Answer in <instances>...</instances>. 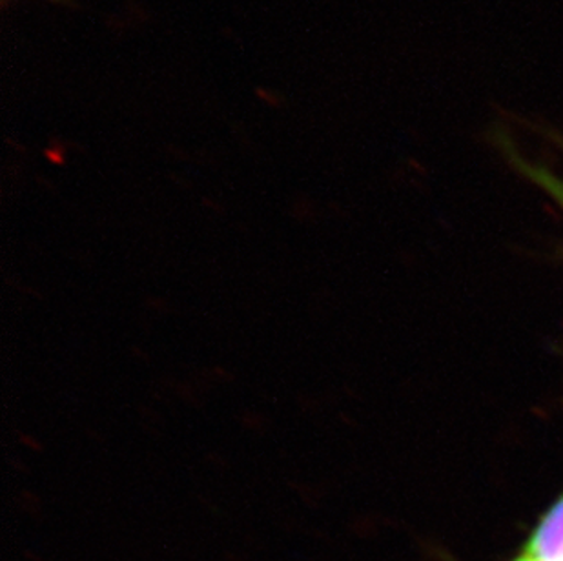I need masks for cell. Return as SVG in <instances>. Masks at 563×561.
<instances>
[{
    "instance_id": "6da1fadb",
    "label": "cell",
    "mask_w": 563,
    "mask_h": 561,
    "mask_svg": "<svg viewBox=\"0 0 563 561\" xmlns=\"http://www.w3.org/2000/svg\"><path fill=\"white\" fill-rule=\"evenodd\" d=\"M520 551L532 561H563V491L538 516Z\"/></svg>"
},
{
    "instance_id": "7a4b0ae2",
    "label": "cell",
    "mask_w": 563,
    "mask_h": 561,
    "mask_svg": "<svg viewBox=\"0 0 563 561\" xmlns=\"http://www.w3.org/2000/svg\"><path fill=\"white\" fill-rule=\"evenodd\" d=\"M553 138L560 144V148L563 152L562 135H553ZM496 143L500 146L505 160L509 161V165L521 177H526V179H529V183L545 191L563 210V172H553V169L548 168L542 163H532L531 160H527V157L520 154V150L516 148L515 143L504 133L496 135Z\"/></svg>"
},
{
    "instance_id": "3957f363",
    "label": "cell",
    "mask_w": 563,
    "mask_h": 561,
    "mask_svg": "<svg viewBox=\"0 0 563 561\" xmlns=\"http://www.w3.org/2000/svg\"><path fill=\"white\" fill-rule=\"evenodd\" d=\"M509 561H532V560H531V558L526 557V554H523V552L518 551V554H516V557L510 558Z\"/></svg>"
},
{
    "instance_id": "277c9868",
    "label": "cell",
    "mask_w": 563,
    "mask_h": 561,
    "mask_svg": "<svg viewBox=\"0 0 563 561\" xmlns=\"http://www.w3.org/2000/svg\"><path fill=\"white\" fill-rule=\"evenodd\" d=\"M54 2H68V0H54Z\"/></svg>"
}]
</instances>
